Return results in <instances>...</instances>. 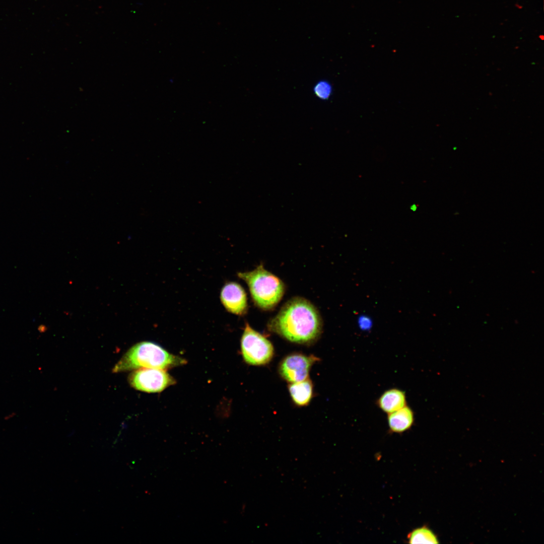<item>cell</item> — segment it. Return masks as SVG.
<instances>
[{
    "label": "cell",
    "mask_w": 544,
    "mask_h": 544,
    "mask_svg": "<svg viewBox=\"0 0 544 544\" xmlns=\"http://www.w3.org/2000/svg\"><path fill=\"white\" fill-rule=\"evenodd\" d=\"M220 299L225 309L231 313L242 315L247 310L246 293L243 288L236 282H228L223 286Z\"/></svg>",
    "instance_id": "52a82bcc"
},
{
    "label": "cell",
    "mask_w": 544,
    "mask_h": 544,
    "mask_svg": "<svg viewBox=\"0 0 544 544\" xmlns=\"http://www.w3.org/2000/svg\"><path fill=\"white\" fill-rule=\"evenodd\" d=\"M406 403L404 391L396 388L385 391L376 401L378 407L387 414L404 407L407 405Z\"/></svg>",
    "instance_id": "9c48e42d"
},
{
    "label": "cell",
    "mask_w": 544,
    "mask_h": 544,
    "mask_svg": "<svg viewBox=\"0 0 544 544\" xmlns=\"http://www.w3.org/2000/svg\"><path fill=\"white\" fill-rule=\"evenodd\" d=\"M387 423L390 432L402 433L410 429L415 422L413 410L407 405L387 414Z\"/></svg>",
    "instance_id": "ba28073f"
},
{
    "label": "cell",
    "mask_w": 544,
    "mask_h": 544,
    "mask_svg": "<svg viewBox=\"0 0 544 544\" xmlns=\"http://www.w3.org/2000/svg\"><path fill=\"white\" fill-rule=\"evenodd\" d=\"M185 359L169 353L154 342L144 341L133 345L114 366L113 373L143 368L166 369L183 365Z\"/></svg>",
    "instance_id": "7a4b0ae2"
},
{
    "label": "cell",
    "mask_w": 544,
    "mask_h": 544,
    "mask_svg": "<svg viewBox=\"0 0 544 544\" xmlns=\"http://www.w3.org/2000/svg\"><path fill=\"white\" fill-rule=\"evenodd\" d=\"M268 327L286 339L298 344H309L320 335L322 322L318 311L307 300L291 299L270 320Z\"/></svg>",
    "instance_id": "6da1fadb"
},
{
    "label": "cell",
    "mask_w": 544,
    "mask_h": 544,
    "mask_svg": "<svg viewBox=\"0 0 544 544\" xmlns=\"http://www.w3.org/2000/svg\"><path fill=\"white\" fill-rule=\"evenodd\" d=\"M128 381L133 388L148 393L161 392L176 383L164 369L148 368L132 371L128 377Z\"/></svg>",
    "instance_id": "5b68a950"
},
{
    "label": "cell",
    "mask_w": 544,
    "mask_h": 544,
    "mask_svg": "<svg viewBox=\"0 0 544 544\" xmlns=\"http://www.w3.org/2000/svg\"><path fill=\"white\" fill-rule=\"evenodd\" d=\"M318 360L314 356L294 353L285 357L280 364L279 372L282 377L293 383L308 378L310 369Z\"/></svg>",
    "instance_id": "8992f818"
},
{
    "label": "cell",
    "mask_w": 544,
    "mask_h": 544,
    "mask_svg": "<svg viewBox=\"0 0 544 544\" xmlns=\"http://www.w3.org/2000/svg\"><path fill=\"white\" fill-rule=\"evenodd\" d=\"M315 94L322 99H328L332 92V88L329 83L326 81H321L317 83L314 89Z\"/></svg>",
    "instance_id": "7c38bea8"
},
{
    "label": "cell",
    "mask_w": 544,
    "mask_h": 544,
    "mask_svg": "<svg viewBox=\"0 0 544 544\" xmlns=\"http://www.w3.org/2000/svg\"><path fill=\"white\" fill-rule=\"evenodd\" d=\"M410 543H438V539L428 527L423 526L413 530L407 536Z\"/></svg>",
    "instance_id": "8fae6325"
},
{
    "label": "cell",
    "mask_w": 544,
    "mask_h": 544,
    "mask_svg": "<svg viewBox=\"0 0 544 544\" xmlns=\"http://www.w3.org/2000/svg\"><path fill=\"white\" fill-rule=\"evenodd\" d=\"M238 276L246 283L254 303L262 309L275 307L284 294L283 282L262 264L253 270L239 273Z\"/></svg>",
    "instance_id": "3957f363"
},
{
    "label": "cell",
    "mask_w": 544,
    "mask_h": 544,
    "mask_svg": "<svg viewBox=\"0 0 544 544\" xmlns=\"http://www.w3.org/2000/svg\"><path fill=\"white\" fill-rule=\"evenodd\" d=\"M241 349L245 362L251 365L268 363L274 354L271 343L264 335L246 323L241 339Z\"/></svg>",
    "instance_id": "277c9868"
},
{
    "label": "cell",
    "mask_w": 544,
    "mask_h": 544,
    "mask_svg": "<svg viewBox=\"0 0 544 544\" xmlns=\"http://www.w3.org/2000/svg\"><path fill=\"white\" fill-rule=\"evenodd\" d=\"M289 391L293 402L298 406H305L310 401L313 394V385L310 379L291 383Z\"/></svg>",
    "instance_id": "30bf717a"
}]
</instances>
